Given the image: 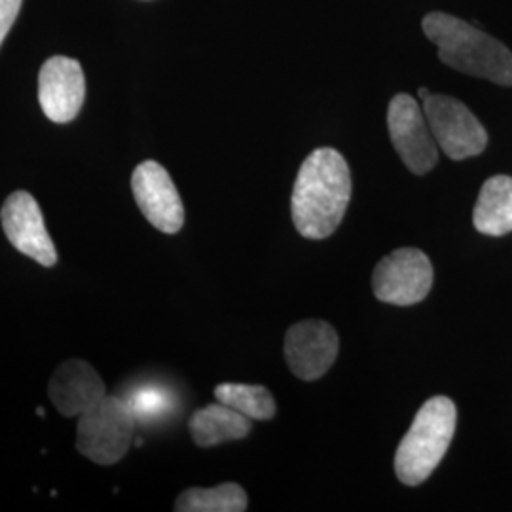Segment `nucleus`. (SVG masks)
<instances>
[{"mask_svg":"<svg viewBox=\"0 0 512 512\" xmlns=\"http://www.w3.org/2000/svg\"><path fill=\"white\" fill-rule=\"evenodd\" d=\"M351 200V171L334 148H317L300 165L291 211L296 230L308 239L329 238L340 226Z\"/></svg>","mask_w":512,"mask_h":512,"instance_id":"1","label":"nucleus"},{"mask_svg":"<svg viewBox=\"0 0 512 512\" xmlns=\"http://www.w3.org/2000/svg\"><path fill=\"white\" fill-rule=\"evenodd\" d=\"M421 25L425 37L437 44L444 65L497 86H512V52L503 42L444 12L427 14Z\"/></svg>","mask_w":512,"mask_h":512,"instance_id":"2","label":"nucleus"},{"mask_svg":"<svg viewBox=\"0 0 512 512\" xmlns=\"http://www.w3.org/2000/svg\"><path fill=\"white\" fill-rule=\"evenodd\" d=\"M458 423L456 404L433 397L423 404L395 454V473L406 486H420L446 456Z\"/></svg>","mask_w":512,"mask_h":512,"instance_id":"3","label":"nucleus"},{"mask_svg":"<svg viewBox=\"0 0 512 512\" xmlns=\"http://www.w3.org/2000/svg\"><path fill=\"white\" fill-rule=\"evenodd\" d=\"M135 435V414L128 401L103 397L78 416L76 448L97 465H114L128 454Z\"/></svg>","mask_w":512,"mask_h":512,"instance_id":"4","label":"nucleus"},{"mask_svg":"<svg viewBox=\"0 0 512 512\" xmlns=\"http://www.w3.org/2000/svg\"><path fill=\"white\" fill-rule=\"evenodd\" d=\"M423 112L439 150L450 160L475 158L488 147V131L456 97L429 93L423 99Z\"/></svg>","mask_w":512,"mask_h":512,"instance_id":"5","label":"nucleus"},{"mask_svg":"<svg viewBox=\"0 0 512 512\" xmlns=\"http://www.w3.org/2000/svg\"><path fill=\"white\" fill-rule=\"evenodd\" d=\"M387 128L393 147L412 173L425 175L437 165L439 145L431 133L423 107L412 95L399 93L391 99Z\"/></svg>","mask_w":512,"mask_h":512,"instance_id":"6","label":"nucleus"},{"mask_svg":"<svg viewBox=\"0 0 512 512\" xmlns=\"http://www.w3.org/2000/svg\"><path fill=\"white\" fill-rule=\"evenodd\" d=\"M433 287V266L420 249L404 247L385 256L372 275L378 300L393 306H414L427 298Z\"/></svg>","mask_w":512,"mask_h":512,"instance_id":"7","label":"nucleus"},{"mask_svg":"<svg viewBox=\"0 0 512 512\" xmlns=\"http://www.w3.org/2000/svg\"><path fill=\"white\" fill-rule=\"evenodd\" d=\"M131 190L145 219L164 234H177L184 226L183 200L164 165L147 160L137 165Z\"/></svg>","mask_w":512,"mask_h":512,"instance_id":"8","label":"nucleus"},{"mask_svg":"<svg viewBox=\"0 0 512 512\" xmlns=\"http://www.w3.org/2000/svg\"><path fill=\"white\" fill-rule=\"evenodd\" d=\"M0 222L14 249L33 258L44 268L55 266L57 251L54 241L46 230L40 205L29 192L18 190L8 196L0 211Z\"/></svg>","mask_w":512,"mask_h":512,"instance_id":"9","label":"nucleus"},{"mask_svg":"<svg viewBox=\"0 0 512 512\" xmlns=\"http://www.w3.org/2000/svg\"><path fill=\"white\" fill-rule=\"evenodd\" d=\"M86 99V78L80 63L65 55L50 57L38 76V101L55 124L73 122Z\"/></svg>","mask_w":512,"mask_h":512,"instance_id":"10","label":"nucleus"},{"mask_svg":"<svg viewBox=\"0 0 512 512\" xmlns=\"http://www.w3.org/2000/svg\"><path fill=\"white\" fill-rule=\"evenodd\" d=\"M338 357V334L327 321H300L287 330L285 359L294 376L319 380Z\"/></svg>","mask_w":512,"mask_h":512,"instance_id":"11","label":"nucleus"},{"mask_svg":"<svg viewBox=\"0 0 512 512\" xmlns=\"http://www.w3.org/2000/svg\"><path fill=\"white\" fill-rule=\"evenodd\" d=\"M48 395L59 414L74 418L107 397V387L90 363L69 359L55 368Z\"/></svg>","mask_w":512,"mask_h":512,"instance_id":"12","label":"nucleus"},{"mask_svg":"<svg viewBox=\"0 0 512 512\" xmlns=\"http://www.w3.org/2000/svg\"><path fill=\"white\" fill-rule=\"evenodd\" d=\"M473 224L484 236H505L512 232V177H490L480 194L473 213Z\"/></svg>","mask_w":512,"mask_h":512,"instance_id":"13","label":"nucleus"},{"mask_svg":"<svg viewBox=\"0 0 512 512\" xmlns=\"http://www.w3.org/2000/svg\"><path fill=\"white\" fill-rule=\"evenodd\" d=\"M188 429L198 446L211 448L226 440L245 439L251 433V420L226 404H209L190 418Z\"/></svg>","mask_w":512,"mask_h":512,"instance_id":"14","label":"nucleus"},{"mask_svg":"<svg viewBox=\"0 0 512 512\" xmlns=\"http://www.w3.org/2000/svg\"><path fill=\"white\" fill-rule=\"evenodd\" d=\"M177 512H243L247 511L245 490L226 482L215 488H190L177 497Z\"/></svg>","mask_w":512,"mask_h":512,"instance_id":"15","label":"nucleus"},{"mask_svg":"<svg viewBox=\"0 0 512 512\" xmlns=\"http://www.w3.org/2000/svg\"><path fill=\"white\" fill-rule=\"evenodd\" d=\"M215 397L249 420H272L277 410L272 393L262 385L220 384L215 387Z\"/></svg>","mask_w":512,"mask_h":512,"instance_id":"16","label":"nucleus"},{"mask_svg":"<svg viewBox=\"0 0 512 512\" xmlns=\"http://www.w3.org/2000/svg\"><path fill=\"white\" fill-rule=\"evenodd\" d=\"M21 2L23 0H0V46H2V40L8 35L10 27L18 18Z\"/></svg>","mask_w":512,"mask_h":512,"instance_id":"17","label":"nucleus"},{"mask_svg":"<svg viewBox=\"0 0 512 512\" xmlns=\"http://www.w3.org/2000/svg\"><path fill=\"white\" fill-rule=\"evenodd\" d=\"M429 90H427V88H421L420 90V97L421 99H425V97H427V95H429Z\"/></svg>","mask_w":512,"mask_h":512,"instance_id":"18","label":"nucleus"},{"mask_svg":"<svg viewBox=\"0 0 512 512\" xmlns=\"http://www.w3.org/2000/svg\"><path fill=\"white\" fill-rule=\"evenodd\" d=\"M37 412H38V416H40V418H44V416H46V412H44V410H42V408H37Z\"/></svg>","mask_w":512,"mask_h":512,"instance_id":"19","label":"nucleus"}]
</instances>
